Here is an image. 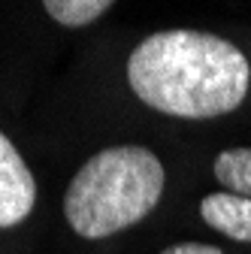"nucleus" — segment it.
<instances>
[{
	"instance_id": "nucleus-3",
	"label": "nucleus",
	"mask_w": 251,
	"mask_h": 254,
	"mask_svg": "<svg viewBox=\"0 0 251 254\" xmlns=\"http://www.w3.org/2000/svg\"><path fill=\"white\" fill-rule=\"evenodd\" d=\"M37 203V182L27 164L21 161L18 148L0 133V230L15 227L30 215Z\"/></svg>"
},
{
	"instance_id": "nucleus-6",
	"label": "nucleus",
	"mask_w": 251,
	"mask_h": 254,
	"mask_svg": "<svg viewBox=\"0 0 251 254\" xmlns=\"http://www.w3.org/2000/svg\"><path fill=\"white\" fill-rule=\"evenodd\" d=\"M43 9L67 27H82L112 9V0H46Z\"/></svg>"
},
{
	"instance_id": "nucleus-2",
	"label": "nucleus",
	"mask_w": 251,
	"mask_h": 254,
	"mask_svg": "<svg viewBox=\"0 0 251 254\" xmlns=\"http://www.w3.org/2000/svg\"><path fill=\"white\" fill-rule=\"evenodd\" d=\"M164 164L142 145L103 148L82 164L64 194V215L85 239L121 233L161 203Z\"/></svg>"
},
{
	"instance_id": "nucleus-7",
	"label": "nucleus",
	"mask_w": 251,
	"mask_h": 254,
	"mask_svg": "<svg viewBox=\"0 0 251 254\" xmlns=\"http://www.w3.org/2000/svg\"><path fill=\"white\" fill-rule=\"evenodd\" d=\"M161 254H224L221 248L206 245V242H182V245H170Z\"/></svg>"
},
{
	"instance_id": "nucleus-5",
	"label": "nucleus",
	"mask_w": 251,
	"mask_h": 254,
	"mask_svg": "<svg viewBox=\"0 0 251 254\" xmlns=\"http://www.w3.org/2000/svg\"><path fill=\"white\" fill-rule=\"evenodd\" d=\"M215 179L230 194L251 200V148H224L215 157Z\"/></svg>"
},
{
	"instance_id": "nucleus-1",
	"label": "nucleus",
	"mask_w": 251,
	"mask_h": 254,
	"mask_svg": "<svg viewBox=\"0 0 251 254\" xmlns=\"http://www.w3.org/2000/svg\"><path fill=\"white\" fill-rule=\"evenodd\" d=\"M127 82L136 97L158 112L215 118L245 100L251 67L233 43L215 34L158 30L133 49Z\"/></svg>"
},
{
	"instance_id": "nucleus-4",
	"label": "nucleus",
	"mask_w": 251,
	"mask_h": 254,
	"mask_svg": "<svg viewBox=\"0 0 251 254\" xmlns=\"http://www.w3.org/2000/svg\"><path fill=\"white\" fill-rule=\"evenodd\" d=\"M200 215L203 221L224 233L236 242H251V200L230 194V190H221V194H209L200 203Z\"/></svg>"
}]
</instances>
